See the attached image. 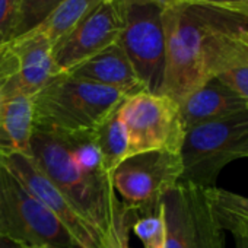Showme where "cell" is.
Wrapping results in <instances>:
<instances>
[{"label":"cell","instance_id":"obj_1","mask_svg":"<svg viewBox=\"0 0 248 248\" xmlns=\"http://www.w3.org/2000/svg\"><path fill=\"white\" fill-rule=\"evenodd\" d=\"M127 98L121 91L60 73L34 95V130L91 132Z\"/></svg>","mask_w":248,"mask_h":248},{"label":"cell","instance_id":"obj_2","mask_svg":"<svg viewBox=\"0 0 248 248\" xmlns=\"http://www.w3.org/2000/svg\"><path fill=\"white\" fill-rule=\"evenodd\" d=\"M212 9L172 2L164 8L165 72L161 95L178 105L209 79L206 69V34Z\"/></svg>","mask_w":248,"mask_h":248},{"label":"cell","instance_id":"obj_3","mask_svg":"<svg viewBox=\"0 0 248 248\" xmlns=\"http://www.w3.org/2000/svg\"><path fill=\"white\" fill-rule=\"evenodd\" d=\"M31 158L56 188L104 236L111 225L117 193L112 183H99L85 175L70 159L60 136L34 130Z\"/></svg>","mask_w":248,"mask_h":248},{"label":"cell","instance_id":"obj_4","mask_svg":"<svg viewBox=\"0 0 248 248\" xmlns=\"http://www.w3.org/2000/svg\"><path fill=\"white\" fill-rule=\"evenodd\" d=\"M180 158V183L202 188L216 187L220 171L229 162L248 158V109L187 130Z\"/></svg>","mask_w":248,"mask_h":248},{"label":"cell","instance_id":"obj_5","mask_svg":"<svg viewBox=\"0 0 248 248\" xmlns=\"http://www.w3.org/2000/svg\"><path fill=\"white\" fill-rule=\"evenodd\" d=\"M0 236L18 245L78 248L59 219L0 161Z\"/></svg>","mask_w":248,"mask_h":248},{"label":"cell","instance_id":"obj_6","mask_svg":"<svg viewBox=\"0 0 248 248\" xmlns=\"http://www.w3.org/2000/svg\"><path fill=\"white\" fill-rule=\"evenodd\" d=\"M123 19L120 47L146 92L161 95L165 72L164 8L158 0H117Z\"/></svg>","mask_w":248,"mask_h":248},{"label":"cell","instance_id":"obj_7","mask_svg":"<svg viewBox=\"0 0 248 248\" xmlns=\"http://www.w3.org/2000/svg\"><path fill=\"white\" fill-rule=\"evenodd\" d=\"M165 219V248H225L210 188L178 183L161 200Z\"/></svg>","mask_w":248,"mask_h":248},{"label":"cell","instance_id":"obj_8","mask_svg":"<svg viewBox=\"0 0 248 248\" xmlns=\"http://www.w3.org/2000/svg\"><path fill=\"white\" fill-rule=\"evenodd\" d=\"M181 172L180 152L151 151L124 159L111 172V183L121 202L142 217L159 210L164 194L180 183Z\"/></svg>","mask_w":248,"mask_h":248},{"label":"cell","instance_id":"obj_9","mask_svg":"<svg viewBox=\"0 0 248 248\" xmlns=\"http://www.w3.org/2000/svg\"><path fill=\"white\" fill-rule=\"evenodd\" d=\"M129 138V155L151 151L180 152L186 130L180 107L165 95L140 92L118 107Z\"/></svg>","mask_w":248,"mask_h":248},{"label":"cell","instance_id":"obj_10","mask_svg":"<svg viewBox=\"0 0 248 248\" xmlns=\"http://www.w3.org/2000/svg\"><path fill=\"white\" fill-rule=\"evenodd\" d=\"M60 75L53 60V46L34 30L0 46V99L34 96Z\"/></svg>","mask_w":248,"mask_h":248},{"label":"cell","instance_id":"obj_11","mask_svg":"<svg viewBox=\"0 0 248 248\" xmlns=\"http://www.w3.org/2000/svg\"><path fill=\"white\" fill-rule=\"evenodd\" d=\"M0 161L59 219L76 242L78 248L104 247V236L101 232L93 228L56 188V186L35 165L31 156L21 154H2Z\"/></svg>","mask_w":248,"mask_h":248},{"label":"cell","instance_id":"obj_12","mask_svg":"<svg viewBox=\"0 0 248 248\" xmlns=\"http://www.w3.org/2000/svg\"><path fill=\"white\" fill-rule=\"evenodd\" d=\"M123 31V19L117 0H105L67 35L53 46V60L60 73L115 44Z\"/></svg>","mask_w":248,"mask_h":248},{"label":"cell","instance_id":"obj_13","mask_svg":"<svg viewBox=\"0 0 248 248\" xmlns=\"http://www.w3.org/2000/svg\"><path fill=\"white\" fill-rule=\"evenodd\" d=\"M180 117L184 130L199 124L219 120L248 109L241 96L219 78H213L193 91L180 105Z\"/></svg>","mask_w":248,"mask_h":248},{"label":"cell","instance_id":"obj_14","mask_svg":"<svg viewBox=\"0 0 248 248\" xmlns=\"http://www.w3.org/2000/svg\"><path fill=\"white\" fill-rule=\"evenodd\" d=\"M67 75L121 91L127 96H133L145 91L130 60L118 43L78 64L69 70Z\"/></svg>","mask_w":248,"mask_h":248},{"label":"cell","instance_id":"obj_15","mask_svg":"<svg viewBox=\"0 0 248 248\" xmlns=\"http://www.w3.org/2000/svg\"><path fill=\"white\" fill-rule=\"evenodd\" d=\"M34 135V96L18 95L0 99V155L31 156Z\"/></svg>","mask_w":248,"mask_h":248},{"label":"cell","instance_id":"obj_16","mask_svg":"<svg viewBox=\"0 0 248 248\" xmlns=\"http://www.w3.org/2000/svg\"><path fill=\"white\" fill-rule=\"evenodd\" d=\"M95 143L99 149L104 168L111 174L124 159L129 158V138L120 118L118 108L114 109L93 129Z\"/></svg>","mask_w":248,"mask_h":248},{"label":"cell","instance_id":"obj_17","mask_svg":"<svg viewBox=\"0 0 248 248\" xmlns=\"http://www.w3.org/2000/svg\"><path fill=\"white\" fill-rule=\"evenodd\" d=\"M72 159V162L88 177L99 181L109 183L111 174L104 168L99 149L95 143L93 130L76 133H57Z\"/></svg>","mask_w":248,"mask_h":248},{"label":"cell","instance_id":"obj_18","mask_svg":"<svg viewBox=\"0 0 248 248\" xmlns=\"http://www.w3.org/2000/svg\"><path fill=\"white\" fill-rule=\"evenodd\" d=\"M102 2H105V0H64L35 30L43 32L51 43V46H54Z\"/></svg>","mask_w":248,"mask_h":248},{"label":"cell","instance_id":"obj_19","mask_svg":"<svg viewBox=\"0 0 248 248\" xmlns=\"http://www.w3.org/2000/svg\"><path fill=\"white\" fill-rule=\"evenodd\" d=\"M62 2L64 0H21L11 40L30 34L38 28Z\"/></svg>","mask_w":248,"mask_h":248},{"label":"cell","instance_id":"obj_20","mask_svg":"<svg viewBox=\"0 0 248 248\" xmlns=\"http://www.w3.org/2000/svg\"><path fill=\"white\" fill-rule=\"evenodd\" d=\"M138 213L124 204L118 197L112 203V217L108 231L104 235L102 248H130V229L138 219Z\"/></svg>","mask_w":248,"mask_h":248},{"label":"cell","instance_id":"obj_21","mask_svg":"<svg viewBox=\"0 0 248 248\" xmlns=\"http://www.w3.org/2000/svg\"><path fill=\"white\" fill-rule=\"evenodd\" d=\"M132 229L143 244V248H165L167 229H165V219L161 206L156 213L138 217Z\"/></svg>","mask_w":248,"mask_h":248},{"label":"cell","instance_id":"obj_22","mask_svg":"<svg viewBox=\"0 0 248 248\" xmlns=\"http://www.w3.org/2000/svg\"><path fill=\"white\" fill-rule=\"evenodd\" d=\"M215 210H216L220 226L225 231H229L232 233L235 247L236 248H248V219H245L239 215H235L229 210L216 207V206H215Z\"/></svg>","mask_w":248,"mask_h":248},{"label":"cell","instance_id":"obj_23","mask_svg":"<svg viewBox=\"0 0 248 248\" xmlns=\"http://www.w3.org/2000/svg\"><path fill=\"white\" fill-rule=\"evenodd\" d=\"M210 197L216 207L229 210L235 215L248 219V197L217 187L210 188Z\"/></svg>","mask_w":248,"mask_h":248},{"label":"cell","instance_id":"obj_24","mask_svg":"<svg viewBox=\"0 0 248 248\" xmlns=\"http://www.w3.org/2000/svg\"><path fill=\"white\" fill-rule=\"evenodd\" d=\"M248 19V0H175Z\"/></svg>","mask_w":248,"mask_h":248},{"label":"cell","instance_id":"obj_25","mask_svg":"<svg viewBox=\"0 0 248 248\" xmlns=\"http://www.w3.org/2000/svg\"><path fill=\"white\" fill-rule=\"evenodd\" d=\"M21 0H0V46L12 37L15 18Z\"/></svg>","mask_w":248,"mask_h":248},{"label":"cell","instance_id":"obj_26","mask_svg":"<svg viewBox=\"0 0 248 248\" xmlns=\"http://www.w3.org/2000/svg\"><path fill=\"white\" fill-rule=\"evenodd\" d=\"M232 91H235L248 108V66L236 67L217 76Z\"/></svg>","mask_w":248,"mask_h":248},{"label":"cell","instance_id":"obj_27","mask_svg":"<svg viewBox=\"0 0 248 248\" xmlns=\"http://www.w3.org/2000/svg\"><path fill=\"white\" fill-rule=\"evenodd\" d=\"M0 248H21V245L6 239V238H2L0 236Z\"/></svg>","mask_w":248,"mask_h":248},{"label":"cell","instance_id":"obj_28","mask_svg":"<svg viewBox=\"0 0 248 248\" xmlns=\"http://www.w3.org/2000/svg\"><path fill=\"white\" fill-rule=\"evenodd\" d=\"M158 2H161V3H164V5L167 6V5H170V3L175 2V0H158Z\"/></svg>","mask_w":248,"mask_h":248},{"label":"cell","instance_id":"obj_29","mask_svg":"<svg viewBox=\"0 0 248 248\" xmlns=\"http://www.w3.org/2000/svg\"><path fill=\"white\" fill-rule=\"evenodd\" d=\"M21 248H44V247H27V245H21Z\"/></svg>","mask_w":248,"mask_h":248}]
</instances>
